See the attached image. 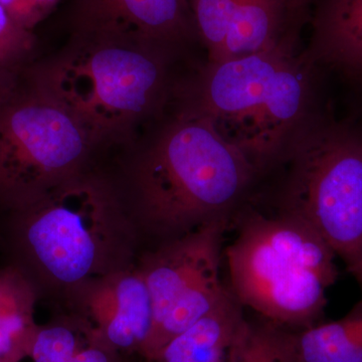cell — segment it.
Segmentation results:
<instances>
[{
    "instance_id": "cell-17",
    "label": "cell",
    "mask_w": 362,
    "mask_h": 362,
    "mask_svg": "<svg viewBox=\"0 0 362 362\" xmlns=\"http://www.w3.org/2000/svg\"><path fill=\"white\" fill-rule=\"evenodd\" d=\"M40 54L37 33L16 25L0 4V90L13 84Z\"/></svg>"
},
{
    "instance_id": "cell-16",
    "label": "cell",
    "mask_w": 362,
    "mask_h": 362,
    "mask_svg": "<svg viewBox=\"0 0 362 362\" xmlns=\"http://www.w3.org/2000/svg\"><path fill=\"white\" fill-rule=\"evenodd\" d=\"M296 333L255 314L246 315L232 362H298Z\"/></svg>"
},
{
    "instance_id": "cell-6",
    "label": "cell",
    "mask_w": 362,
    "mask_h": 362,
    "mask_svg": "<svg viewBox=\"0 0 362 362\" xmlns=\"http://www.w3.org/2000/svg\"><path fill=\"white\" fill-rule=\"evenodd\" d=\"M273 170L282 175L267 209L308 223L347 271L356 268L362 259V103L352 98L342 116L328 104Z\"/></svg>"
},
{
    "instance_id": "cell-20",
    "label": "cell",
    "mask_w": 362,
    "mask_h": 362,
    "mask_svg": "<svg viewBox=\"0 0 362 362\" xmlns=\"http://www.w3.org/2000/svg\"><path fill=\"white\" fill-rule=\"evenodd\" d=\"M62 0H0L4 11L23 30L37 33V26L56 11Z\"/></svg>"
},
{
    "instance_id": "cell-23",
    "label": "cell",
    "mask_w": 362,
    "mask_h": 362,
    "mask_svg": "<svg viewBox=\"0 0 362 362\" xmlns=\"http://www.w3.org/2000/svg\"><path fill=\"white\" fill-rule=\"evenodd\" d=\"M356 92L357 96H358L359 99H361L362 101V84H361V87L358 88V89L356 90Z\"/></svg>"
},
{
    "instance_id": "cell-25",
    "label": "cell",
    "mask_w": 362,
    "mask_h": 362,
    "mask_svg": "<svg viewBox=\"0 0 362 362\" xmlns=\"http://www.w3.org/2000/svg\"><path fill=\"white\" fill-rule=\"evenodd\" d=\"M0 362H1V361H0Z\"/></svg>"
},
{
    "instance_id": "cell-14",
    "label": "cell",
    "mask_w": 362,
    "mask_h": 362,
    "mask_svg": "<svg viewBox=\"0 0 362 362\" xmlns=\"http://www.w3.org/2000/svg\"><path fill=\"white\" fill-rule=\"evenodd\" d=\"M37 287L13 266L0 270V361L28 356L39 326L33 320Z\"/></svg>"
},
{
    "instance_id": "cell-1",
    "label": "cell",
    "mask_w": 362,
    "mask_h": 362,
    "mask_svg": "<svg viewBox=\"0 0 362 362\" xmlns=\"http://www.w3.org/2000/svg\"><path fill=\"white\" fill-rule=\"evenodd\" d=\"M187 52L121 33L73 32L25 74L70 112L98 151L129 146L175 108Z\"/></svg>"
},
{
    "instance_id": "cell-4",
    "label": "cell",
    "mask_w": 362,
    "mask_h": 362,
    "mask_svg": "<svg viewBox=\"0 0 362 362\" xmlns=\"http://www.w3.org/2000/svg\"><path fill=\"white\" fill-rule=\"evenodd\" d=\"M223 247L228 286L245 309L293 331L320 323L338 272L335 252L305 221L247 201Z\"/></svg>"
},
{
    "instance_id": "cell-21",
    "label": "cell",
    "mask_w": 362,
    "mask_h": 362,
    "mask_svg": "<svg viewBox=\"0 0 362 362\" xmlns=\"http://www.w3.org/2000/svg\"><path fill=\"white\" fill-rule=\"evenodd\" d=\"M312 0H288L290 18L293 23H306L309 21Z\"/></svg>"
},
{
    "instance_id": "cell-18",
    "label": "cell",
    "mask_w": 362,
    "mask_h": 362,
    "mask_svg": "<svg viewBox=\"0 0 362 362\" xmlns=\"http://www.w3.org/2000/svg\"><path fill=\"white\" fill-rule=\"evenodd\" d=\"M92 327L87 321L59 322L37 327L28 356L35 362H75L76 356L87 341Z\"/></svg>"
},
{
    "instance_id": "cell-12",
    "label": "cell",
    "mask_w": 362,
    "mask_h": 362,
    "mask_svg": "<svg viewBox=\"0 0 362 362\" xmlns=\"http://www.w3.org/2000/svg\"><path fill=\"white\" fill-rule=\"evenodd\" d=\"M245 317L228 289L213 310L171 339L151 362H232Z\"/></svg>"
},
{
    "instance_id": "cell-2",
    "label": "cell",
    "mask_w": 362,
    "mask_h": 362,
    "mask_svg": "<svg viewBox=\"0 0 362 362\" xmlns=\"http://www.w3.org/2000/svg\"><path fill=\"white\" fill-rule=\"evenodd\" d=\"M301 30L292 26L267 51L195 66L176 99L175 108L209 119L259 180L328 105L321 95L328 75L298 52Z\"/></svg>"
},
{
    "instance_id": "cell-8",
    "label": "cell",
    "mask_w": 362,
    "mask_h": 362,
    "mask_svg": "<svg viewBox=\"0 0 362 362\" xmlns=\"http://www.w3.org/2000/svg\"><path fill=\"white\" fill-rule=\"evenodd\" d=\"M230 220L207 223L166 240L141 272L153 305V327L141 356L151 361L171 339L213 310L228 292L221 278Z\"/></svg>"
},
{
    "instance_id": "cell-7",
    "label": "cell",
    "mask_w": 362,
    "mask_h": 362,
    "mask_svg": "<svg viewBox=\"0 0 362 362\" xmlns=\"http://www.w3.org/2000/svg\"><path fill=\"white\" fill-rule=\"evenodd\" d=\"M98 152L75 117L25 71L0 90V211L21 209L83 173Z\"/></svg>"
},
{
    "instance_id": "cell-10",
    "label": "cell",
    "mask_w": 362,
    "mask_h": 362,
    "mask_svg": "<svg viewBox=\"0 0 362 362\" xmlns=\"http://www.w3.org/2000/svg\"><path fill=\"white\" fill-rule=\"evenodd\" d=\"M85 304V320L109 346L142 354L153 327V305L141 270L119 269L98 279Z\"/></svg>"
},
{
    "instance_id": "cell-5",
    "label": "cell",
    "mask_w": 362,
    "mask_h": 362,
    "mask_svg": "<svg viewBox=\"0 0 362 362\" xmlns=\"http://www.w3.org/2000/svg\"><path fill=\"white\" fill-rule=\"evenodd\" d=\"M6 214L13 267L32 282L42 276L80 285L114 272L109 263L127 225L124 204L112 181L90 168Z\"/></svg>"
},
{
    "instance_id": "cell-22",
    "label": "cell",
    "mask_w": 362,
    "mask_h": 362,
    "mask_svg": "<svg viewBox=\"0 0 362 362\" xmlns=\"http://www.w3.org/2000/svg\"><path fill=\"white\" fill-rule=\"evenodd\" d=\"M349 273L351 274V275L356 278L357 283L361 286L362 290V259L359 262L358 265H357L356 268L352 269L351 271H349Z\"/></svg>"
},
{
    "instance_id": "cell-24",
    "label": "cell",
    "mask_w": 362,
    "mask_h": 362,
    "mask_svg": "<svg viewBox=\"0 0 362 362\" xmlns=\"http://www.w3.org/2000/svg\"><path fill=\"white\" fill-rule=\"evenodd\" d=\"M145 362H151V361H145Z\"/></svg>"
},
{
    "instance_id": "cell-3",
    "label": "cell",
    "mask_w": 362,
    "mask_h": 362,
    "mask_svg": "<svg viewBox=\"0 0 362 362\" xmlns=\"http://www.w3.org/2000/svg\"><path fill=\"white\" fill-rule=\"evenodd\" d=\"M123 149L129 156L126 194L162 242L211 221L232 220L259 180L251 162L209 119L180 109Z\"/></svg>"
},
{
    "instance_id": "cell-15",
    "label": "cell",
    "mask_w": 362,
    "mask_h": 362,
    "mask_svg": "<svg viewBox=\"0 0 362 362\" xmlns=\"http://www.w3.org/2000/svg\"><path fill=\"white\" fill-rule=\"evenodd\" d=\"M298 362H362V299L342 318L296 333Z\"/></svg>"
},
{
    "instance_id": "cell-19",
    "label": "cell",
    "mask_w": 362,
    "mask_h": 362,
    "mask_svg": "<svg viewBox=\"0 0 362 362\" xmlns=\"http://www.w3.org/2000/svg\"><path fill=\"white\" fill-rule=\"evenodd\" d=\"M189 4L206 62H218L238 0H189Z\"/></svg>"
},
{
    "instance_id": "cell-13",
    "label": "cell",
    "mask_w": 362,
    "mask_h": 362,
    "mask_svg": "<svg viewBox=\"0 0 362 362\" xmlns=\"http://www.w3.org/2000/svg\"><path fill=\"white\" fill-rule=\"evenodd\" d=\"M292 26L303 28L292 23L288 0H238L218 62L270 49Z\"/></svg>"
},
{
    "instance_id": "cell-11",
    "label": "cell",
    "mask_w": 362,
    "mask_h": 362,
    "mask_svg": "<svg viewBox=\"0 0 362 362\" xmlns=\"http://www.w3.org/2000/svg\"><path fill=\"white\" fill-rule=\"evenodd\" d=\"M305 58L349 90L362 84V0H312Z\"/></svg>"
},
{
    "instance_id": "cell-9",
    "label": "cell",
    "mask_w": 362,
    "mask_h": 362,
    "mask_svg": "<svg viewBox=\"0 0 362 362\" xmlns=\"http://www.w3.org/2000/svg\"><path fill=\"white\" fill-rule=\"evenodd\" d=\"M64 28L132 35L187 52L199 45L189 0H69Z\"/></svg>"
}]
</instances>
